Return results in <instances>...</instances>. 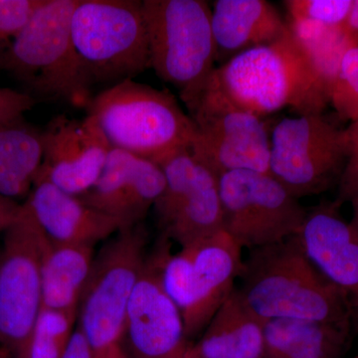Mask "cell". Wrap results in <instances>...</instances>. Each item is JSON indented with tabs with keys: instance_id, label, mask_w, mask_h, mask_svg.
<instances>
[{
	"instance_id": "cell-1",
	"label": "cell",
	"mask_w": 358,
	"mask_h": 358,
	"mask_svg": "<svg viewBox=\"0 0 358 358\" xmlns=\"http://www.w3.org/2000/svg\"><path fill=\"white\" fill-rule=\"evenodd\" d=\"M239 278L242 300L263 322L301 319L352 327L345 294L313 265L296 235L250 251Z\"/></svg>"
},
{
	"instance_id": "cell-2",
	"label": "cell",
	"mask_w": 358,
	"mask_h": 358,
	"mask_svg": "<svg viewBox=\"0 0 358 358\" xmlns=\"http://www.w3.org/2000/svg\"><path fill=\"white\" fill-rule=\"evenodd\" d=\"M205 87L262 119L286 108L299 115L317 114L331 103L289 28L277 41L242 52L219 65Z\"/></svg>"
},
{
	"instance_id": "cell-3",
	"label": "cell",
	"mask_w": 358,
	"mask_h": 358,
	"mask_svg": "<svg viewBox=\"0 0 358 358\" xmlns=\"http://www.w3.org/2000/svg\"><path fill=\"white\" fill-rule=\"evenodd\" d=\"M78 0H43L14 37L0 68L22 82L33 98L88 107L92 84L71 33Z\"/></svg>"
},
{
	"instance_id": "cell-4",
	"label": "cell",
	"mask_w": 358,
	"mask_h": 358,
	"mask_svg": "<svg viewBox=\"0 0 358 358\" xmlns=\"http://www.w3.org/2000/svg\"><path fill=\"white\" fill-rule=\"evenodd\" d=\"M87 113L112 148L159 164L169 155L192 148L194 122L167 91L124 80L93 96Z\"/></svg>"
},
{
	"instance_id": "cell-5",
	"label": "cell",
	"mask_w": 358,
	"mask_h": 358,
	"mask_svg": "<svg viewBox=\"0 0 358 358\" xmlns=\"http://www.w3.org/2000/svg\"><path fill=\"white\" fill-rule=\"evenodd\" d=\"M150 68L190 109L216 66L211 6L203 0H143Z\"/></svg>"
},
{
	"instance_id": "cell-6",
	"label": "cell",
	"mask_w": 358,
	"mask_h": 358,
	"mask_svg": "<svg viewBox=\"0 0 358 358\" xmlns=\"http://www.w3.org/2000/svg\"><path fill=\"white\" fill-rule=\"evenodd\" d=\"M71 33L92 86H113L150 68L141 0H78Z\"/></svg>"
},
{
	"instance_id": "cell-7",
	"label": "cell",
	"mask_w": 358,
	"mask_h": 358,
	"mask_svg": "<svg viewBox=\"0 0 358 358\" xmlns=\"http://www.w3.org/2000/svg\"><path fill=\"white\" fill-rule=\"evenodd\" d=\"M147 246L141 223L110 237L94 259L78 308L80 331L94 353L122 343L129 300L148 259Z\"/></svg>"
},
{
	"instance_id": "cell-8",
	"label": "cell",
	"mask_w": 358,
	"mask_h": 358,
	"mask_svg": "<svg viewBox=\"0 0 358 358\" xmlns=\"http://www.w3.org/2000/svg\"><path fill=\"white\" fill-rule=\"evenodd\" d=\"M346 160L345 129L322 113L284 117L270 131L268 173L296 199L339 183Z\"/></svg>"
},
{
	"instance_id": "cell-9",
	"label": "cell",
	"mask_w": 358,
	"mask_h": 358,
	"mask_svg": "<svg viewBox=\"0 0 358 358\" xmlns=\"http://www.w3.org/2000/svg\"><path fill=\"white\" fill-rule=\"evenodd\" d=\"M218 179L223 230L240 248H263L300 232L308 209L270 173L231 171Z\"/></svg>"
},
{
	"instance_id": "cell-10",
	"label": "cell",
	"mask_w": 358,
	"mask_h": 358,
	"mask_svg": "<svg viewBox=\"0 0 358 358\" xmlns=\"http://www.w3.org/2000/svg\"><path fill=\"white\" fill-rule=\"evenodd\" d=\"M188 115L196 128L190 150L218 178L238 171L268 173L270 131L262 117L206 87Z\"/></svg>"
},
{
	"instance_id": "cell-11",
	"label": "cell",
	"mask_w": 358,
	"mask_h": 358,
	"mask_svg": "<svg viewBox=\"0 0 358 358\" xmlns=\"http://www.w3.org/2000/svg\"><path fill=\"white\" fill-rule=\"evenodd\" d=\"M0 251V345L15 355L42 308L44 233L24 205L3 233Z\"/></svg>"
},
{
	"instance_id": "cell-12",
	"label": "cell",
	"mask_w": 358,
	"mask_h": 358,
	"mask_svg": "<svg viewBox=\"0 0 358 358\" xmlns=\"http://www.w3.org/2000/svg\"><path fill=\"white\" fill-rule=\"evenodd\" d=\"M159 166L166 183L154 210L162 237L182 248L223 230L219 179L192 150H178Z\"/></svg>"
},
{
	"instance_id": "cell-13",
	"label": "cell",
	"mask_w": 358,
	"mask_h": 358,
	"mask_svg": "<svg viewBox=\"0 0 358 358\" xmlns=\"http://www.w3.org/2000/svg\"><path fill=\"white\" fill-rule=\"evenodd\" d=\"M162 248L148 256L129 300L122 345L131 358H185L192 343L162 280Z\"/></svg>"
},
{
	"instance_id": "cell-14",
	"label": "cell",
	"mask_w": 358,
	"mask_h": 358,
	"mask_svg": "<svg viewBox=\"0 0 358 358\" xmlns=\"http://www.w3.org/2000/svg\"><path fill=\"white\" fill-rule=\"evenodd\" d=\"M43 157L36 182L81 196L100 178L112 147L95 117H54L42 131Z\"/></svg>"
},
{
	"instance_id": "cell-15",
	"label": "cell",
	"mask_w": 358,
	"mask_h": 358,
	"mask_svg": "<svg viewBox=\"0 0 358 358\" xmlns=\"http://www.w3.org/2000/svg\"><path fill=\"white\" fill-rule=\"evenodd\" d=\"M339 207L336 201L313 207L296 236L313 265L345 294L358 333V232Z\"/></svg>"
},
{
	"instance_id": "cell-16",
	"label": "cell",
	"mask_w": 358,
	"mask_h": 358,
	"mask_svg": "<svg viewBox=\"0 0 358 358\" xmlns=\"http://www.w3.org/2000/svg\"><path fill=\"white\" fill-rule=\"evenodd\" d=\"M162 167L117 148L110 150L100 178L79 197L127 227L145 219L164 192Z\"/></svg>"
},
{
	"instance_id": "cell-17",
	"label": "cell",
	"mask_w": 358,
	"mask_h": 358,
	"mask_svg": "<svg viewBox=\"0 0 358 358\" xmlns=\"http://www.w3.org/2000/svg\"><path fill=\"white\" fill-rule=\"evenodd\" d=\"M186 248L190 253L189 289L182 317L190 341L204 331L235 289L243 260L242 249L224 230Z\"/></svg>"
},
{
	"instance_id": "cell-18",
	"label": "cell",
	"mask_w": 358,
	"mask_h": 358,
	"mask_svg": "<svg viewBox=\"0 0 358 358\" xmlns=\"http://www.w3.org/2000/svg\"><path fill=\"white\" fill-rule=\"evenodd\" d=\"M23 205L45 236L55 243L94 246L127 228L48 182L35 183Z\"/></svg>"
},
{
	"instance_id": "cell-19",
	"label": "cell",
	"mask_w": 358,
	"mask_h": 358,
	"mask_svg": "<svg viewBox=\"0 0 358 358\" xmlns=\"http://www.w3.org/2000/svg\"><path fill=\"white\" fill-rule=\"evenodd\" d=\"M216 63L272 43L289 31L288 22L265 0H217L211 7Z\"/></svg>"
},
{
	"instance_id": "cell-20",
	"label": "cell",
	"mask_w": 358,
	"mask_h": 358,
	"mask_svg": "<svg viewBox=\"0 0 358 358\" xmlns=\"http://www.w3.org/2000/svg\"><path fill=\"white\" fill-rule=\"evenodd\" d=\"M263 326L235 288L192 345V352L200 358H263Z\"/></svg>"
},
{
	"instance_id": "cell-21",
	"label": "cell",
	"mask_w": 358,
	"mask_h": 358,
	"mask_svg": "<svg viewBox=\"0 0 358 358\" xmlns=\"http://www.w3.org/2000/svg\"><path fill=\"white\" fill-rule=\"evenodd\" d=\"M95 256L94 246L55 243L45 236L41 251L42 308L78 313Z\"/></svg>"
},
{
	"instance_id": "cell-22",
	"label": "cell",
	"mask_w": 358,
	"mask_h": 358,
	"mask_svg": "<svg viewBox=\"0 0 358 358\" xmlns=\"http://www.w3.org/2000/svg\"><path fill=\"white\" fill-rule=\"evenodd\" d=\"M263 358H338L352 329L301 319L264 322Z\"/></svg>"
},
{
	"instance_id": "cell-23",
	"label": "cell",
	"mask_w": 358,
	"mask_h": 358,
	"mask_svg": "<svg viewBox=\"0 0 358 358\" xmlns=\"http://www.w3.org/2000/svg\"><path fill=\"white\" fill-rule=\"evenodd\" d=\"M42 157V131L23 117L0 124V195L26 199L38 176Z\"/></svg>"
},
{
	"instance_id": "cell-24",
	"label": "cell",
	"mask_w": 358,
	"mask_h": 358,
	"mask_svg": "<svg viewBox=\"0 0 358 358\" xmlns=\"http://www.w3.org/2000/svg\"><path fill=\"white\" fill-rule=\"evenodd\" d=\"M288 25L296 44L331 96L341 61L346 52L358 45V39L346 31L343 25L300 20H289Z\"/></svg>"
},
{
	"instance_id": "cell-25",
	"label": "cell",
	"mask_w": 358,
	"mask_h": 358,
	"mask_svg": "<svg viewBox=\"0 0 358 358\" xmlns=\"http://www.w3.org/2000/svg\"><path fill=\"white\" fill-rule=\"evenodd\" d=\"M78 313L42 308L15 358H62L74 334Z\"/></svg>"
},
{
	"instance_id": "cell-26",
	"label": "cell",
	"mask_w": 358,
	"mask_h": 358,
	"mask_svg": "<svg viewBox=\"0 0 358 358\" xmlns=\"http://www.w3.org/2000/svg\"><path fill=\"white\" fill-rule=\"evenodd\" d=\"M331 103L341 119L358 120V45L350 49L341 61Z\"/></svg>"
},
{
	"instance_id": "cell-27",
	"label": "cell",
	"mask_w": 358,
	"mask_h": 358,
	"mask_svg": "<svg viewBox=\"0 0 358 358\" xmlns=\"http://www.w3.org/2000/svg\"><path fill=\"white\" fill-rule=\"evenodd\" d=\"M353 0H287L289 20L312 21L320 24L343 25Z\"/></svg>"
},
{
	"instance_id": "cell-28",
	"label": "cell",
	"mask_w": 358,
	"mask_h": 358,
	"mask_svg": "<svg viewBox=\"0 0 358 358\" xmlns=\"http://www.w3.org/2000/svg\"><path fill=\"white\" fill-rule=\"evenodd\" d=\"M43 0H0V61Z\"/></svg>"
},
{
	"instance_id": "cell-29",
	"label": "cell",
	"mask_w": 358,
	"mask_h": 358,
	"mask_svg": "<svg viewBox=\"0 0 358 358\" xmlns=\"http://www.w3.org/2000/svg\"><path fill=\"white\" fill-rule=\"evenodd\" d=\"M345 133L348 136V160L338 183V199L336 200L338 205L352 201L358 192V120L350 122L345 129Z\"/></svg>"
},
{
	"instance_id": "cell-30",
	"label": "cell",
	"mask_w": 358,
	"mask_h": 358,
	"mask_svg": "<svg viewBox=\"0 0 358 358\" xmlns=\"http://www.w3.org/2000/svg\"><path fill=\"white\" fill-rule=\"evenodd\" d=\"M37 103L26 92L0 87V124L21 119Z\"/></svg>"
},
{
	"instance_id": "cell-31",
	"label": "cell",
	"mask_w": 358,
	"mask_h": 358,
	"mask_svg": "<svg viewBox=\"0 0 358 358\" xmlns=\"http://www.w3.org/2000/svg\"><path fill=\"white\" fill-rule=\"evenodd\" d=\"M62 358H94L93 350L79 327L73 334Z\"/></svg>"
},
{
	"instance_id": "cell-32",
	"label": "cell",
	"mask_w": 358,
	"mask_h": 358,
	"mask_svg": "<svg viewBox=\"0 0 358 358\" xmlns=\"http://www.w3.org/2000/svg\"><path fill=\"white\" fill-rule=\"evenodd\" d=\"M21 204L0 195V234L6 232L20 210Z\"/></svg>"
},
{
	"instance_id": "cell-33",
	"label": "cell",
	"mask_w": 358,
	"mask_h": 358,
	"mask_svg": "<svg viewBox=\"0 0 358 358\" xmlns=\"http://www.w3.org/2000/svg\"><path fill=\"white\" fill-rule=\"evenodd\" d=\"M343 27L350 35L358 39V0H353L350 13L343 23Z\"/></svg>"
},
{
	"instance_id": "cell-34",
	"label": "cell",
	"mask_w": 358,
	"mask_h": 358,
	"mask_svg": "<svg viewBox=\"0 0 358 358\" xmlns=\"http://www.w3.org/2000/svg\"><path fill=\"white\" fill-rule=\"evenodd\" d=\"M94 358H131L122 343L110 345L105 350L94 353Z\"/></svg>"
},
{
	"instance_id": "cell-35",
	"label": "cell",
	"mask_w": 358,
	"mask_h": 358,
	"mask_svg": "<svg viewBox=\"0 0 358 358\" xmlns=\"http://www.w3.org/2000/svg\"><path fill=\"white\" fill-rule=\"evenodd\" d=\"M352 203L353 207V218L352 224L355 226V229H357L358 232V199H352Z\"/></svg>"
},
{
	"instance_id": "cell-36",
	"label": "cell",
	"mask_w": 358,
	"mask_h": 358,
	"mask_svg": "<svg viewBox=\"0 0 358 358\" xmlns=\"http://www.w3.org/2000/svg\"><path fill=\"white\" fill-rule=\"evenodd\" d=\"M192 346H190L189 350H188L187 358H200V357H197V355H195L194 352H192Z\"/></svg>"
},
{
	"instance_id": "cell-37",
	"label": "cell",
	"mask_w": 358,
	"mask_h": 358,
	"mask_svg": "<svg viewBox=\"0 0 358 358\" xmlns=\"http://www.w3.org/2000/svg\"><path fill=\"white\" fill-rule=\"evenodd\" d=\"M7 357H8V353L4 352L3 350L0 348V358H6Z\"/></svg>"
},
{
	"instance_id": "cell-38",
	"label": "cell",
	"mask_w": 358,
	"mask_h": 358,
	"mask_svg": "<svg viewBox=\"0 0 358 358\" xmlns=\"http://www.w3.org/2000/svg\"><path fill=\"white\" fill-rule=\"evenodd\" d=\"M355 199H358V192L357 193V195H355Z\"/></svg>"
},
{
	"instance_id": "cell-39",
	"label": "cell",
	"mask_w": 358,
	"mask_h": 358,
	"mask_svg": "<svg viewBox=\"0 0 358 358\" xmlns=\"http://www.w3.org/2000/svg\"><path fill=\"white\" fill-rule=\"evenodd\" d=\"M352 358H358V355H355V357H352Z\"/></svg>"
},
{
	"instance_id": "cell-40",
	"label": "cell",
	"mask_w": 358,
	"mask_h": 358,
	"mask_svg": "<svg viewBox=\"0 0 358 358\" xmlns=\"http://www.w3.org/2000/svg\"><path fill=\"white\" fill-rule=\"evenodd\" d=\"M188 353V352H187ZM185 358H187V355H185Z\"/></svg>"
}]
</instances>
